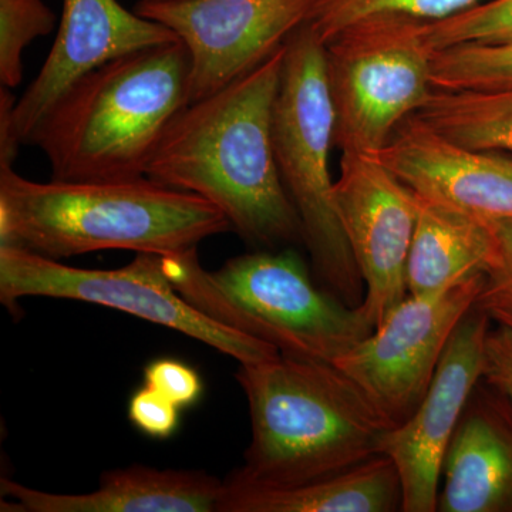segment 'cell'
<instances>
[{
	"instance_id": "1",
	"label": "cell",
	"mask_w": 512,
	"mask_h": 512,
	"mask_svg": "<svg viewBox=\"0 0 512 512\" xmlns=\"http://www.w3.org/2000/svg\"><path fill=\"white\" fill-rule=\"evenodd\" d=\"M286 43L254 70L171 121L147 177L192 192L224 212L242 238L274 247L302 239L274 141Z\"/></svg>"
},
{
	"instance_id": "2",
	"label": "cell",
	"mask_w": 512,
	"mask_h": 512,
	"mask_svg": "<svg viewBox=\"0 0 512 512\" xmlns=\"http://www.w3.org/2000/svg\"><path fill=\"white\" fill-rule=\"evenodd\" d=\"M229 229L210 201L147 175L36 183L0 167V245L57 261L103 249L184 254Z\"/></svg>"
},
{
	"instance_id": "3",
	"label": "cell",
	"mask_w": 512,
	"mask_h": 512,
	"mask_svg": "<svg viewBox=\"0 0 512 512\" xmlns=\"http://www.w3.org/2000/svg\"><path fill=\"white\" fill-rule=\"evenodd\" d=\"M249 404L251 444L227 483L292 487L342 473L380 454L393 429L333 363L282 355L239 363Z\"/></svg>"
},
{
	"instance_id": "4",
	"label": "cell",
	"mask_w": 512,
	"mask_h": 512,
	"mask_svg": "<svg viewBox=\"0 0 512 512\" xmlns=\"http://www.w3.org/2000/svg\"><path fill=\"white\" fill-rule=\"evenodd\" d=\"M190 82L181 40L117 57L74 83L29 144L42 148L52 180L144 177L171 121L191 103Z\"/></svg>"
},
{
	"instance_id": "5",
	"label": "cell",
	"mask_w": 512,
	"mask_h": 512,
	"mask_svg": "<svg viewBox=\"0 0 512 512\" xmlns=\"http://www.w3.org/2000/svg\"><path fill=\"white\" fill-rule=\"evenodd\" d=\"M165 272L191 305L282 355L333 363L375 330L362 303L350 306L313 284L301 256L256 252L202 268L197 249L164 255Z\"/></svg>"
},
{
	"instance_id": "6",
	"label": "cell",
	"mask_w": 512,
	"mask_h": 512,
	"mask_svg": "<svg viewBox=\"0 0 512 512\" xmlns=\"http://www.w3.org/2000/svg\"><path fill=\"white\" fill-rule=\"evenodd\" d=\"M274 141L279 173L301 218L302 241L316 276L340 301L360 305L365 284L333 197L330 151L335 147V111L326 76L325 45L308 23L286 42Z\"/></svg>"
},
{
	"instance_id": "7",
	"label": "cell",
	"mask_w": 512,
	"mask_h": 512,
	"mask_svg": "<svg viewBox=\"0 0 512 512\" xmlns=\"http://www.w3.org/2000/svg\"><path fill=\"white\" fill-rule=\"evenodd\" d=\"M426 22L404 15L359 20L325 45L335 147L379 156L433 92Z\"/></svg>"
},
{
	"instance_id": "8",
	"label": "cell",
	"mask_w": 512,
	"mask_h": 512,
	"mask_svg": "<svg viewBox=\"0 0 512 512\" xmlns=\"http://www.w3.org/2000/svg\"><path fill=\"white\" fill-rule=\"evenodd\" d=\"M72 299L107 306L183 333L239 363L279 355L264 340L217 322L178 293L165 272L164 255L138 252L120 269H82L28 249L0 245V302L16 311L20 299Z\"/></svg>"
},
{
	"instance_id": "9",
	"label": "cell",
	"mask_w": 512,
	"mask_h": 512,
	"mask_svg": "<svg viewBox=\"0 0 512 512\" xmlns=\"http://www.w3.org/2000/svg\"><path fill=\"white\" fill-rule=\"evenodd\" d=\"M485 276L447 291L409 295L335 363L397 427L426 396L448 340L476 306Z\"/></svg>"
},
{
	"instance_id": "10",
	"label": "cell",
	"mask_w": 512,
	"mask_h": 512,
	"mask_svg": "<svg viewBox=\"0 0 512 512\" xmlns=\"http://www.w3.org/2000/svg\"><path fill=\"white\" fill-rule=\"evenodd\" d=\"M319 0H140L138 15L173 30L187 47L191 101L244 76L311 19Z\"/></svg>"
},
{
	"instance_id": "11",
	"label": "cell",
	"mask_w": 512,
	"mask_h": 512,
	"mask_svg": "<svg viewBox=\"0 0 512 512\" xmlns=\"http://www.w3.org/2000/svg\"><path fill=\"white\" fill-rule=\"evenodd\" d=\"M333 197L365 284L362 306L376 329L409 296L407 261L419 195L379 157L345 153Z\"/></svg>"
},
{
	"instance_id": "12",
	"label": "cell",
	"mask_w": 512,
	"mask_h": 512,
	"mask_svg": "<svg viewBox=\"0 0 512 512\" xmlns=\"http://www.w3.org/2000/svg\"><path fill=\"white\" fill-rule=\"evenodd\" d=\"M491 323L493 319L476 303L448 340L416 412L387 430L380 441V454L393 461L402 481L404 512L439 508L444 460L468 400L483 380Z\"/></svg>"
},
{
	"instance_id": "13",
	"label": "cell",
	"mask_w": 512,
	"mask_h": 512,
	"mask_svg": "<svg viewBox=\"0 0 512 512\" xmlns=\"http://www.w3.org/2000/svg\"><path fill=\"white\" fill-rule=\"evenodd\" d=\"M175 40L180 39L173 30L130 12L119 0H63L52 50L13 110V143L29 144L56 101L97 67Z\"/></svg>"
},
{
	"instance_id": "14",
	"label": "cell",
	"mask_w": 512,
	"mask_h": 512,
	"mask_svg": "<svg viewBox=\"0 0 512 512\" xmlns=\"http://www.w3.org/2000/svg\"><path fill=\"white\" fill-rule=\"evenodd\" d=\"M377 157L423 197L484 218H512L510 153L457 146L412 116Z\"/></svg>"
},
{
	"instance_id": "15",
	"label": "cell",
	"mask_w": 512,
	"mask_h": 512,
	"mask_svg": "<svg viewBox=\"0 0 512 512\" xmlns=\"http://www.w3.org/2000/svg\"><path fill=\"white\" fill-rule=\"evenodd\" d=\"M441 512H512V404L481 380L443 466Z\"/></svg>"
},
{
	"instance_id": "16",
	"label": "cell",
	"mask_w": 512,
	"mask_h": 512,
	"mask_svg": "<svg viewBox=\"0 0 512 512\" xmlns=\"http://www.w3.org/2000/svg\"><path fill=\"white\" fill-rule=\"evenodd\" d=\"M225 485L198 471L134 466L107 471L89 494H52L0 480L3 512H217Z\"/></svg>"
},
{
	"instance_id": "17",
	"label": "cell",
	"mask_w": 512,
	"mask_h": 512,
	"mask_svg": "<svg viewBox=\"0 0 512 512\" xmlns=\"http://www.w3.org/2000/svg\"><path fill=\"white\" fill-rule=\"evenodd\" d=\"M419 195V212L407 261L409 295L447 291L487 278L495 256L488 218Z\"/></svg>"
},
{
	"instance_id": "18",
	"label": "cell",
	"mask_w": 512,
	"mask_h": 512,
	"mask_svg": "<svg viewBox=\"0 0 512 512\" xmlns=\"http://www.w3.org/2000/svg\"><path fill=\"white\" fill-rule=\"evenodd\" d=\"M217 512H396L402 481L384 454L357 466L292 487H249L224 481Z\"/></svg>"
},
{
	"instance_id": "19",
	"label": "cell",
	"mask_w": 512,
	"mask_h": 512,
	"mask_svg": "<svg viewBox=\"0 0 512 512\" xmlns=\"http://www.w3.org/2000/svg\"><path fill=\"white\" fill-rule=\"evenodd\" d=\"M414 116L457 146L512 154V83L494 89L433 90Z\"/></svg>"
},
{
	"instance_id": "20",
	"label": "cell",
	"mask_w": 512,
	"mask_h": 512,
	"mask_svg": "<svg viewBox=\"0 0 512 512\" xmlns=\"http://www.w3.org/2000/svg\"><path fill=\"white\" fill-rule=\"evenodd\" d=\"M485 0H319L308 26L323 45L359 20L377 15H404L437 22Z\"/></svg>"
},
{
	"instance_id": "21",
	"label": "cell",
	"mask_w": 512,
	"mask_h": 512,
	"mask_svg": "<svg viewBox=\"0 0 512 512\" xmlns=\"http://www.w3.org/2000/svg\"><path fill=\"white\" fill-rule=\"evenodd\" d=\"M512 83V42L457 45L436 50L431 63L433 90L494 89Z\"/></svg>"
},
{
	"instance_id": "22",
	"label": "cell",
	"mask_w": 512,
	"mask_h": 512,
	"mask_svg": "<svg viewBox=\"0 0 512 512\" xmlns=\"http://www.w3.org/2000/svg\"><path fill=\"white\" fill-rule=\"evenodd\" d=\"M56 15L45 0H0V83L15 89L23 79L22 55L37 37L49 35Z\"/></svg>"
},
{
	"instance_id": "23",
	"label": "cell",
	"mask_w": 512,
	"mask_h": 512,
	"mask_svg": "<svg viewBox=\"0 0 512 512\" xmlns=\"http://www.w3.org/2000/svg\"><path fill=\"white\" fill-rule=\"evenodd\" d=\"M426 37L436 50L457 45L512 42V0H485L450 18L426 22Z\"/></svg>"
},
{
	"instance_id": "24",
	"label": "cell",
	"mask_w": 512,
	"mask_h": 512,
	"mask_svg": "<svg viewBox=\"0 0 512 512\" xmlns=\"http://www.w3.org/2000/svg\"><path fill=\"white\" fill-rule=\"evenodd\" d=\"M144 380H146V386L156 390L180 409L192 406L201 397L200 375L180 360H154L146 367Z\"/></svg>"
},
{
	"instance_id": "25",
	"label": "cell",
	"mask_w": 512,
	"mask_h": 512,
	"mask_svg": "<svg viewBox=\"0 0 512 512\" xmlns=\"http://www.w3.org/2000/svg\"><path fill=\"white\" fill-rule=\"evenodd\" d=\"M128 419L146 436L164 440L178 429L180 407L146 386L131 397Z\"/></svg>"
},
{
	"instance_id": "26",
	"label": "cell",
	"mask_w": 512,
	"mask_h": 512,
	"mask_svg": "<svg viewBox=\"0 0 512 512\" xmlns=\"http://www.w3.org/2000/svg\"><path fill=\"white\" fill-rule=\"evenodd\" d=\"M495 238V256L477 302L512 303V218H488Z\"/></svg>"
},
{
	"instance_id": "27",
	"label": "cell",
	"mask_w": 512,
	"mask_h": 512,
	"mask_svg": "<svg viewBox=\"0 0 512 512\" xmlns=\"http://www.w3.org/2000/svg\"><path fill=\"white\" fill-rule=\"evenodd\" d=\"M490 329L485 345L484 382L503 393L512 404V329L498 325Z\"/></svg>"
},
{
	"instance_id": "28",
	"label": "cell",
	"mask_w": 512,
	"mask_h": 512,
	"mask_svg": "<svg viewBox=\"0 0 512 512\" xmlns=\"http://www.w3.org/2000/svg\"><path fill=\"white\" fill-rule=\"evenodd\" d=\"M18 99L8 87L0 90V167H12L19 154V147L12 140V116Z\"/></svg>"
},
{
	"instance_id": "29",
	"label": "cell",
	"mask_w": 512,
	"mask_h": 512,
	"mask_svg": "<svg viewBox=\"0 0 512 512\" xmlns=\"http://www.w3.org/2000/svg\"><path fill=\"white\" fill-rule=\"evenodd\" d=\"M477 306L490 315L494 323L512 329V303L501 301L477 302Z\"/></svg>"
},
{
	"instance_id": "30",
	"label": "cell",
	"mask_w": 512,
	"mask_h": 512,
	"mask_svg": "<svg viewBox=\"0 0 512 512\" xmlns=\"http://www.w3.org/2000/svg\"><path fill=\"white\" fill-rule=\"evenodd\" d=\"M144 2L163 3V2H174V0H144Z\"/></svg>"
}]
</instances>
